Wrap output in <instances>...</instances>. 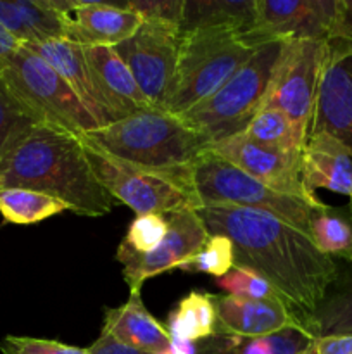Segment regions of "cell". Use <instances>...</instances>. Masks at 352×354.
<instances>
[{
  "label": "cell",
  "mask_w": 352,
  "mask_h": 354,
  "mask_svg": "<svg viewBox=\"0 0 352 354\" xmlns=\"http://www.w3.org/2000/svg\"><path fill=\"white\" fill-rule=\"evenodd\" d=\"M155 354H173V351H171V349H164V351H159V353H155Z\"/></svg>",
  "instance_id": "cell-40"
},
{
  "label": "cell",
  "mask_w": 352,
  "mask_h": 354,
  "mask_svg": "<svg viewBox=\"0 0 352 354\" xmlns=\"http://www.w3.org/2000/svg\"><path fill=\"white\" fill-rule=\"evenodd\" d=\"M345 0H255L251 44L271 40L330 41L342 38Z\"/></svg>",
  "instance_id": "cell-9"
},
{
  "label": "cell",
  "mask_w": 352,
  "mask_h": 354,
  "mask_svg": "<svg viewBox=\"0 0 352 354\" xmlns=\"http://www.w3.org/2000/svg\"><path fill=\"white\" fill-rule=\"evenodd\" d=\"M285 44L283 40H271L259 45L226 83L195 107L179 114V118L204 135L211 145L240 135L262 109Z\"/></svg>",
  "instance_id": "cell-5"
},
{
  "label": "cell",
  "mask_w": 352,
  "mask_h": 354,
  "mask_svg": "<svg viewBox=\"0 0 352 354\" xmlns=\"http://www.w3.org/2000/svg\"><path fill=\"white\" fill-rule=\"evenodd\" d=\"M83 52L114 121L154 109L114 47H83Z\"/></svg>",
  "instance_id": "cell-19"
},
{
  "label": "cell",
  "mask_w": 352,
  "mask_h": 354,
  "mask_svg": "<svg viewBox=\"0 0 352 354\" xmlns=\"http://www.w3.org/2000/svg\"><path fill=\"white\" fill-rule=\"evenodd\" d=\"M178 64L166 109L179 116L213 95L251 59L257 45L226 28L179 31Z\"/></svg>",
  "instance_id": "cell-4"
},
{
  "label": "cell",
  "mask_w": 352,
  "mask_h": 354,
  "mask_svg": "<svg viewBox=\"0 0 352 354\" xmlns=\"http://www.w3.org/2000/svg\"><path fill=\"white\" fill-rule=\"evenodd\" d=\"M326 47V41H286L262 104V109H276L286 114L307 135L313 123Z\"/></svg>",
  "instance_id": "cell-10"
},
{
  "label": "cell",
  "mask_w": 352,
  "mask_h": 354,
  "mask_svg": "<svg viewBox=\"0 0 352 354\" xmlns=\"http://www.w3.org/2000/svg\"><path fill=\"white\" fill-rule=\"evenodd\" d=\"M216 286L221 290H226L228 296L242 297V299H282L268 280L262 279L254 270L244 266H233L226 275L216 279Z\"/></svg>",
  "instance_id": "cell-31"
},
{
  "label": "cell",
  "mask_w": 352,
  "mask_h": 354,
  "mask_svg": "<svg viewBox=\"0 0 352 354\" xmlns=\"http://www.w3.org/2000/svg\"><path fill=\"white\" fill-rule=\"evenodd\" d=\"M79 137L114 158L162 169L193 168L211 147L204 135L162 109L140 111Z\"/></svg>",
  "instance_id": "cell-3"
},
{
  "label": "cell",
  "mask_w": 352,
  "mask_h": 354,
  "mask_svg": "<svg viewBox=\"0 0 352 354\" xmlns=\"http://www.w3.org/2000/svg\"><path fill=\"white\" fill-rule=\"evenodd\" d=\"M309 237L324 256L352 265V225L344 211L330 206L314 209L309 220Z\"/></svg>",
  "instance_id": "cell-27"
},
{
  "label": "cell",
  "mask_w": 352,
  "mask_h": 354,
  "mask_svg": "<svg viewBox=\"0 0 352 354\" xmlns=\"http://www.w3.org/2000/svg\"><path fill=\"white\" fill-rule=\"evenodd\" d=\"M23 47L43 59L50 68H54L64 78V82L81 100L83 106L95 118L99 128L114 123L109 106L97 86L92 69L86 62L81 45L69 40H50L43 41V44H28Z\"/></svg>",
  "instance_id": "cell-17"
},
{
  "label": "cell",
  "mask_w": 352,
  "mask_h": 354,
  "mask_svg": "<svg viewBox=\"0 0 352 354\" xmlns=\"http://www.w3.org/2000/svg\"><path fill=\"white\" fill-rule=\"evenodd\" d=\"M255 0H186L179 31L226 28L247 35L254 26Z\"/></svg>",
  "instance_id": "cell-24"
},
{
  "label": "cell",
  "mask_w": 352,
  "mask_h": 354,
  "mask_svg": "<svg viewBox=\"0 0 352 354\" xmlns=\"http://www.w3.org/2000/svg\"><path fill=\"white\" fill-rule=\"evenodd\" d=\"M300 178L311 196L317 189L352 197V151L328 133H311L300 158Z\"/></svg>",
  "instance_id": "cell-18"
},
{
  "label": "cell",
  "mask_w": 352,
  "mask_h": 354,
  "mask_svg": "<svg viewBox=\"0 0 352 354\" xmlns=\"http://www.w3.org/2000/svg\"><path fill=\"white\" fill-rule=\"evenodd\" d=\"M69 209L57 197L28 189H0V214L7 223L35 225Z\"/></svg>",
  "instance_id": "cell-28"
},
{
  "label": "cell",
  "mask_w": 352,
  "mask_h": 354,
  "mask_svg": "<svg viewBox=\"0 0 352 354\" xmlns=\"http://www.w3.org/2000/svg\"><path fill=\"white\" fill-rule=\"evenodd\" d=\"M235 266V249L233 244L224 235H211L204 248L186 259L179 270L190 273H209V275L219 277L226 275Z\"/></svg>",
  "instance_id": "cell-30"
},
{
  "label": "cell",
  "mask_w": 352,
  "mask_h": 354,
  "mask_svg": "<svg viewBox=\"0 0 352 354\" xmlns=\"http://www.w3.org/2000/svg\"><path fill=\"white\" fill-rule=\"evenodd\" d=\"M240 135L255 144L275 149L297 159L302 158L304 147L309 138V135L304 133L286 114L276 109L259 111Z\"/></svg>",
  "instance_id": "cell-25"
},
{
  "label": "cell",
  "mask_w": 352,
  "mask_h": 354,
  "mask_svg": "<svg viewBox=\"0 0 352 354\" xmlns=\"http://www.w3.org/2000/svg\"><path fill=\"white\" fill-rule=\"evenodd\" d=\"M0 189H28L57 197L81 216H104L114 197L100 185L79 135L37 123L0 162Z\"/></svg>",
  "instance_id": "cell-2"
},
{
  "label": "cell",
  "mask_w": 352,
  "mask_h": 354,
  "mask_svg": "<svg viewBox=\"0 0 352 354\" xmlns=\"http://www.w3.org/2000/svg\"><path fill=\"white\" fill-rule=\"evenodd\" d=\"M21 47L19 41L12 37L10 33H7L2 26H0V75H2V69L6 68L7 61L10 59V55Z\"/></svg>",
  "instance_id": "cell-37"
},
{
  "label": "cell",
  "mask_w": 352,
  "mask_h": 354,
  "mask_svg": "<svg viewBox=\"0 0 352 354\" xmlns=\"http://www.w3.org/2000/svg\"><path fill=\"white\" fill-rule=\"evenodd\" d=\"M192 178L202 206L266 211L309 235V220L314 207L297 197L269 189L226 159L214 154L211 149L197 159L192 168Z\"/></svg>",
  "instance_id": "cell-7"
},
{
  "label": "cell",
  "mask_w": 352,
  "mask_h": 354,
  "mask_svg": "<svg viewBox=\"0 0 352 354\" xmlns=\"http://www.w3.org/2000/svg\"><path fill=\"white\" fill-rule=\"evenodd\" d=\"M37 123L41 121L17 99L6 80L0 76V162L16 142Z\"/></svg>",
  "instance_id": "cell-29"
},
{
  "label": "cell",
  "mask_w": 352,
  "mask_h": 354,
  "mask_svg": "<svg viewBox=\"0 0 352 354\" xmlns=\"http://www.w3.org/2000/svg\"><path fill=\"white\" fill-rule=\"evenodd\" d=\"M166 218L168 234L154 251L137 254L123 244L117 248L116 258L123 265V277L130 292H140L145 280L157 277L159 273L179 268L186 259L195 256L211 237L199 211L182 209L168 213Z\"/></svg>",
  "instance_id": "cell-12"
},
{
  "label": "cell",
  "mask_w": 352,
  "mask_h": 354,
  "mask_svg": "<svg viewBox=\"0 0 352 354\" xmlns=\"http://www.w3.org/2000/svg\"><path fill=\"white\" fill-rule=\"evenodd\" d=\"M0 349L3 354H88V348H76L48 339L16 337V335H7L0 344Z\"/></svg>",
  "instance_id": "cell-34"
},
{
  "label": "cell",
  "mask_w": 352,
  "mask_h": 354,
  "mask_svg": "<svg viewBox=\"0 0 352 354\" xmlns=\"http://www.w3.org/2000/svg\"><path fill=\"white\" fill-rule=\"evenodd\" d=\"M88 354H148V353L130 348V346L123 344V342H119L117 339H114L113 335L102 332L100 337L88 348Z\"/></svg>",
  "instance_id": "cell-36"
},
{
  "label": "cell",
  "mask_w": 352,
  "mask_h": 354,
  "mask_svg": "<svg viewBox=\"0 0 352 354\" xmlns=\"http://www.w3.org/2000/svg\"><path fill=\"white\" fill-rule=\"evenodd\" d=\"M64 16L68 40L81 47H117L133 37L144 23L140 14L117 2L69 0Z\"/></svg>",
  "instance_id": "cell-15"
},
{
  "label": "cell",
  "mask_w": 352,
  "mask_h": 354,
  "mask_svg": "<svg viewBox=\"0 0 352 354\" xmlns=\"http://www.w3.org/2000/svg\"><path fill=\"white\" fill-rule=\"evenodd\" d=\"M69 0H0V26L21 45L68 40Z\"/></svg>",
  "instance_id": "cell-20"
},
{
  "label": "cell",
  "mask_w": 352,
  "mask_h": 354,
  "mask_svg": "<svg viewBox=\"0 0 352 354\" xmlns=\"http://www.w3.org/2000/svg\"><path fill=\"white\" fill-rule=\"evenodd\" d=\"M173 354H197L199 349V342L185 341V339H176L171 337V344H169Z\"/></svg>",
  "instance_id": "cell-38"
},
{
  "label": "cell",
  "mask_w": 352,
  "mask_h": 354,
  "mask_svg": "<svg viewBox=\"0 0 352 354\" xmlns=\"http://www.w3.org/2000/svg\"><path fill=\"white\" fill-rule=\"evenodd\" d=\"M102 332L130 348L148 354L164 351L171 344L168 328L148 313L140 292H130L126 303L106 310Z\"/></svg>",
  "instance_id": "cell-21"
},
{
  "label": "cell",
  "mask_w": 352,
  "mask_h": 354,
  "mask_svg": "<svg viewBox=\"0 0 352 354\" xmlns=\"http://www.w3.org/2000/svg\"><path fill=\"white\" fill-rule=\"evenodd\" d=\"M217 317L214 308L213 294L190 292L183 297L178 306L169 313L168 328L169 335L185 341L200 342L216 335Z\"/></svg>",
  "instance_id": "cell-26"
},
{
  "label": "cell",
  "mask_w": 352,
  "mask_h": 354,
  "mask_svg": "<svg viewBox=\"0 0 352 354\" xmlns=\"http://www.w3.org/2000/svg\"><path fill=\"white\" fill-rule=\"evenodd\" d=\"M81 142L100 185L135 214H168L202 207L193 189L192 168H148L114 158L83 138Z\"/></svg>",
  "instance_id": "cell-6"
},
{
  "label": "cell",
  "mask_w": 352,
  "mask_h": 354,
  "mask_svg": "<svg viewBox=\"0 0 352 354\" xmlns=\"http://www.w3.org/2000/svg\"><path fill=\"white\" fill-rule=\"evenodd\" d=\"M306 354H314V346H313V349H311V351L306 353Z\"/></svg>",
  "instance_id": "cell-41"
},
{
  "label": "cell",
  "mask_w": 352,
  "mask_h": 354,
  "mask_svg": "<svg viewBox=\"0 0 352 354\" xmlns=\"http://www.w3.org/2000/svg\"><path fill=\"white\" fill-rule=\"evenodd\" d=\"M179 37L178 24L144 21L133 37L114 47L154 109H166L178 64Z\"/></svg>",
  "instance_id": "cell-11"
},
{
  "label": "cell",
  "mask_w": 352,
  "mask_h": 354,
  "mask_svg": "<svg viewBox=\"0 0 352 354\" xmlns=\"http://www.w3.org/2000/svg\"><path fill=\"white\" fill-rule=\"evenodd\" d=\"M209 149L269 189L297 197L314 209L326 207L317 196H311L304 187L300 178V159L255 144L244 135H235L213 144Z\"/></svg>",
  "instance_id": "cell-14"
},
{
  "label": "cell",
  "mask_w": 352,
  "mask_h": 354,
  "mask_svg": "<svg viewBox=\"0 0 352 354\" xmlns=\"http://www.w3.org/2000/svg\"><path fill=\"white\" fill-rule=\"evenodd\" d=\"M311 133H328L352 151V41H326Z\"/></svg>",
  "instance_id": "cell-13"
},
{
  "label": "cell",
  "mask_w": 352,
  "mask_h": 354,
  "mask_svg": "<svg viewBox=\"0 0 352 354\" xmlns=\"http://www.w3.org/2000/svg\"><path fill=\"white\" fill-rule=\"evenodd\" d=\"M216 308V334L266 337L292 327H302L282 299L257 301L235 296H213Z\"/></svg>",
  "instance_id": "cell-16"
},
{
  "label": "cell",
  "mask_w": 352,
  "mask_h": 354,
  "mask_svg": "<svg viewBox=\"0 0 352 354\" xmlns=\"http://www.w3.org/2000/svg\"><path fill=\"white\" fill-rule=\"evenodd\" d=\"M345 207H347V209L344 211V214H345V218H347V220L351 221V225H352V197H351V201H349V204Z\"/></svg>",
  "instance_id": "cell-39"
},
{
  "label": "cell",
  "mask_w": 352,
  "mask_h": 354,
  "mask_svg": "<svg viewBox=\"0 0 352 354\" xmlns=\"http://www.w3.org/2000/svg\"><path fill=\"white\" fill-rule=\"evenodd\" d=\"M314 354H352V335H328L314 341Z\"/></svg>",
  "instance_id": "cell-35"
},
{
  "label": "cell",
  "mask_w": 352,
  "mask_h": 354,
  "mask_svg": "<svg viewBox=\"0 0 352 354\" xmlns=\"http://www.w3.org/2000/svg\"><path fill=\"white\" fill-rule=\"evenodd\" d=\"M199 214L209 235L230 239L235 266L268 280L307 330V322L337 277L338 263L324 256L309 235L266 211L202 206Z\"/></svg>",
  "instance_id": "cell-1"
},
{
  "label": "cell",
  "mask_w": 352,
  "mask_h": 354,
  "mask_svg": "<svg viewBox=\"0 0 352 354\" xmlns=\"http://www.w3.org/2000/svg\"><path fill=\"white\" fill-rule=\"evenodd\" d=\"M314 335L304 327H292L266 337L216 334L199 342L197 354H306L313 349Z\"/></svg>",
  "instance_id": "cell-22"
},
{
  "label": "cell",
  "mask_w": 352,
  "mask_h": 354,
  "mask_svg": "<svg viewBox=\"0 0 352 354\" xmlns=\"http://www.w3.org/2000/svg\"><path fill=\"white\" fill-rule=\"evenodd\" d=\"M186 0H130L117 2V6L135 10L144 21H162V23L182 24Z\"/></svg>",
  "instance_id": "cell-33"
},
{
  "label": "cell",
  "mask_w": 352,
  "mask_h": 354,
  "mask_svg": "<svg viewBox=\"0 0 352 354\" xmlns=\"http://www.w3.org/2000/svg\"><path fill=\"white\" fill-rule=\"evenodd\" d=\"M168 234L166 214H137L121 244L137 254H145L157 248Z\"/></svg>",
  "instance_id": "cell-32"
},
{
  "label": "cell",
  "mask_w": 352,
  "mask_h": 354,
  "mask_svg": "<svg viewBox=\"0 0 352 354\" xmlns=\"http://www.w3.org/2000/svg\"><path fill=\"white\" fill-rule=\"evenodd\" d=\"M0 76L41 123L64 128L76 135L99 128L95 118L64 78L23 45L10 55Z\"/></svg>",
  "instance_id": "cell-8"
},
{
  "label": "cell",
  "mask_w": 352,
  "mask_h": 354,
  "mask_svg": "<svg viewBox=\"0 0 352 354\" xmlns=\"http://www.w3.org/2000/svg\"><path fill=\"white\" fill-rule=\"evenodd\" d=\"M337 263V277L307 322V330L314 335V339L328 335H352V265Z\"/></svg>",
  "instance_id": "cell-23"
}]
</instances>
